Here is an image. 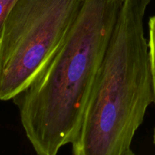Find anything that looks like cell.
Instances as JSON below:
<instances>
[{
    "label": "cell",
    "instance_id": "6da1fadb",
    "mask_svg": "<svg viewBox=\"0 0 155 155\" xmlns=\"http://www.w3.org/2000/svg\"><path fill=\"white\" fill-rule=\"evenodd\" d=\"M124 0H83L66 38L12 101L38 155L72 144Z\"/></svg>",
    "mask_w": 155,
    "mask_h": 155
},
{
    "label": "cell",
    "instance_id": "7a4b0ae2",
    "mask_svg": "<svg viewBox=\"0 0 155 155\" xmlns=\"http://www.w3.org/2000/svg\"><path fill=\"white\" fill-rule=\"evenodd\" d=\"M151 0H124L71 144L74 155H134L133 138L155 101L145 16Z\"/></svg>",
    "mask_w": 155,
    "mask_h": 155
},
{
    "label": "cell",
    "instance_id": "3957f363",
    "mask_svg": "<svg viewBox=\"0 0 155 155\" xmlns=\"http://www.w3.org/2000/svg\"><path fill=\"white\" fill-rule=\"evenodd\" d=\"M83 0H18L0 39V101L13 99L69 33Z\"/></svg>",
    "mask_w": 155,
    "mask_h": 155
},
{
    "label": "cell",
    "instance_id": "277c9868",
    "mask_svg": "<svg viewBox=\"0 0 155 155\" xmlns=\"http://www.w3.org/2000/svg\"><path fill=\"white\" fill-rule=\"evenodd\" d=\"M148 47L152 68L155 92V15L149 18L148 21ZM155 104V101H154Z\"/></svg>",
    "mask_w": 155,
    "mask_h": 155
},
{
    "label": "cell",
    "instance_id": "5b68a950",
    "mask_svg": "<svg viewBox=\"0 0 155 155\" xmlns=\"http://www.w3.org/2000/svg\"><path fill=\"white\" fill-rule=\"evenodd\" d=\"M18 1V0H0V39L6 19Z\"/></svg>",
    "mask_w": 155,
    "mask_h": 155
},
{
    "label": "cell",
    "instance_id": "8992f818",
    "mask_svg": "<svg viewBox=\"0 0 155 155\" xmlns=\"http://www.w3.org/2000/svg\"><path fill=\"white\" fill-rule=\"evenodd\" d=\"M153 142H154V145H155V128L154 130V135H153Z\"/></svg>",
    "mask_w": 155,
    "mask_h": 155
}]
</instances>
